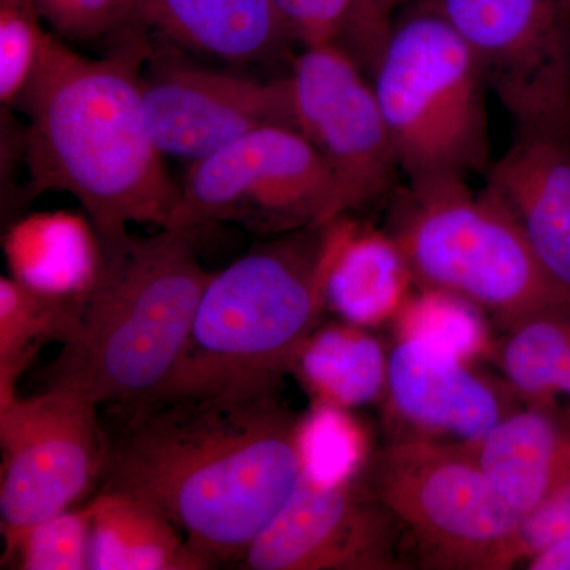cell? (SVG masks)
Wrapping results in <instances>:
<instances>
[{"label": "cell", "mask_w": 570, "mask_h": 570, "mask_svg": "<svg viewBox=\"0 0 570 570\" xmlns=\"http://www.w3.org/2000/svg\"><path fill=\"white\" fill-rule=\"evenodd\" d=\"M478 59L515 126L570 132V11L562 0H423Z\"/></svg>", "instance_id": "8fae6325"}, {"label": "cell", "mask_w": 570, "mask_h": 570, "mask_svg": "<svg viewBox=\"0 0 570 570\" xmlns=\"http://www.w3.org/2000/svg\"><path fill=\"white\" fill-rule=\"evenodd\" d=\"M330 223L273 236L213 273L178 366L159 392L283 385L324 321Z\"/></svg>", "instance_id": "277c9868"}, {"label": "cell", "mask_w": 570, "mask_h": 570, "mask_svg": "<svg viewBox=\"0 0 570 570\" xmlns=\"http://www.w3.org/2000/svg\"><path fill=\"white\" fill-rule=\"evenodd\" d=\"M385 230L403 250L417 287L478 305L501 332L569 306L570 292L540 264L504 206L463 178L407 181L390 198Z\"/></svg>", "instance_id": "5b68a950"}, {"label": "cell", "mask_w": 570, "mask_h": 570, "mask_svg": "<svg viewBox=\"0 0 570 570\" xmlns=\"http://www.w3.org/2000/svg\"><path fill=\"white\" fill-rule=\"evenodd\" d=\"M466 449L521 515L570 490V412L524 404Z\"/></svg>", "instance_id": "2e32d148"}, {"label": "cell", "mask_w": 570, "mask_h": 570, "mask_svg": "<svg viewBox=\"0 0 570 570\" xmlns=\"http://www.w3.org/2000/svg\"><path fill=\"white\" fill-rule=\"evenodd\" d=\"M99 242L96 276L50 367V385H71L99 406L119 409L167 384L213 273L198 261L189 232L129 230Z\"/></svg>", "instance_id": "3957f363"}, {"label": "cell", "mask_w": 570, "mask_h": 570, "mask_svg": "<svg viewBox=\"0 0 570 570\" xmlns=\"http://www.w3.org/2000/svg\"><path fill=\"white\" fill-rule=\"evenodd\" d=\"M409 2L411 0H352L337 45L355 59L367 78L396 18Z\"/></svg>", "instance_id": "f1b7e54d"}, {"label": "cell", "mask_w": 570, "mask_h": 570, "mask_svg": "<svg viewBox=\"0 0 570 570\" xmlns=\"http://www.w3.org/2000/svg\"><path fill=\"white\" fill-rule=\"evenodd\" d=\"M370 80L407 181L489 171L485 75L423 0L401 11Z\"/></svg>", "instance_id": "8992f818"}, {"label": "cell", "mask_w": 570, "mask_h": 570, "mask_svg": "<svg viewBox=\"0 0 570 570\" xmlns=\"http://www.w3.org/2000/svg\"><path fill=\"white\" fill-rule=\"evenodd\" d=\"M283 385L159 392L119 407L104 489L149 499L216 564L239 561L303 480Z\"/></svg>", "instance_id": "6da1fadb"}, {"label": "cell", "mask_w": 570, "mask_h": 570, "mask_svg": "<svg viewBox=\"0 0 570 570\" xmlns=\"http://www.w3.org/2000/svg\"><path fill=\"white\" fill-rule=\"evenodd\" d=\"M485 189L504 206L554 279L570 292V132L515 126L487 171Z\"/></svg>", "instance_id": "9a60e30c"}, {"label": "cell", "mask_w": 570, "mask_h": 570, "mask_svg": "<svg viewBox=\"0 0 570 570\" xmlns=\"http://www.w3.org/2000/svg\"><path fill=\"white\" fill-rule=\"evenodd\" d=\"M298 450L303 478L321 485L362 474L374 453L366 426L351 409L321 403L311 404L299 417Z\"/></svg>", "instance_id": "d4e9b609"}, {"label": "cell", "mask_w": 570, "mask_h": 570, "mask_svg": "<svg viewBox=\"0 0 570 570\" xmlns=\"http://www.w3.org/2000/svg\"><path fill=\"white\" fill-rule=\"evenodd\" d=\"M490 317L463 296L434 287H415L393 317L396 341H422L469 363L491 358L497 340Z\"/></svg>", "instance_id": "cb8c5ba5"}, {"label": "cell", "mask_w": 570, "mask_h": 570, "mask_svg": "<svg viewBox=\"0 0 570 570\" xmlns=\"http://www.w3.org/2000/svg\"><path fill=\"white\" fill-rule=\"evenodd\" d=\"M382 417L389 441L469 448L519 409L508 382L422 341H396L389 352Z\"/></svg>", "instance_id": "5bb4252c"}, {"label": "cell", "mask_w": 570, "mask_h": 570, "mask_svg": "<svg viewBox=\"0 0 570 570\" xmlns=\"http://www.w3.org/2000/svg\"><path fill=\"white\" fill-rule=\"evenodd\" d=\"M332 171L291 127H265L190 164L165 228L195 234L238 224L273 236L321 227L340 217Z\"/></svg>", "instance_id": "ba28073f"}, {"label": "cell", "mask_w": 570, "mask_h": 570, "mask_svg": "<svg viewBox=\"0 0 570 570\" xmlns=\"http://www.w3.org/2000/svg\"><path fill=\"white\" fill-rule=\"evenodd\" d=\"M389 352L367 326L324 322L296 352L291 374L313 403L356 409L381 403Z\"/></svg>", "instance_id": "ffe728a7"}, {"label": "cell", "mask_w": 570, "mask_h": 570, "mask_svg": "<svg viewBox=\"0 0 570 570\" xmlns=\"http://www.w3.org/2000/svg\"><path fill=\"white\" fill-rule=\"evenodd\" d=\"M91 504L67 509L26 532L7 562L21 570H89Z\"/></svg>", "instance_id": "484cf974"}, {"label": "cell", "mask_w": 570, "mask_h": 570, "mask_svg": "<svg viewBox=\"0 0 570 570\" xmlns=\"http://www.w3.org/2000/svg\"><path fill=\"white\" fill-rule=\"evenodd\" d=\"M33 0H0V102L18 104L36 71L48 31Z\"/></svg>", "instance_id": "4316f807"}, {"label": "cell", "mask_w": 570, "mask_h": 570, "mask_svg": "<svg viewBox=\"0 0 570 570\" xmlns=\"http://www.w3.org/2000/svg\"><path fill=\"white\" fill-rule=\"evenodd\" d=\"M530 570H570V540L547 547L527 561Z\"/></svg>", "instance_id": "4dcf8cb0"}, {"label": "cell", "mask_w": 570, "mask_h": 570, "mask_svg": "<svg viewBox=\"0 0 570 570\" xmlns=\"http://www.w3.org/2000/svg\"><path fill=\"white\" fill-rule=\"evenodd\" d=\"M171 51L151 45L141 70L142 107L164 156L194 164L255 130L295 129L287 77L255 80Z\"/></svg>", "instance_id": "7c38bea8"}, {"label": "cell", "mask_w": 570, "mask_h": 570, "mask_svg": "<svg viewBox=\"0 0 570 570\" xmlns=\"http://www.w3.org/2000/svg\"><path fill=\"white\" fill-rule=\"evenodd\" d=\"M13 277L50 292L77 295L88 291L99 266L100 242L94 227L66 214L29 217L6 243Z\"/></svg>", "instance_id": "44dd1931"}, {"label": "cell", "mask_w": 570, "mask_h": 570, "mask_svg": "<svg viewBox=\"0 0 570 570\" xmlns=\"http://www.w3.org/2000/svg\"><path fill=\"white\" fill-rule=\"evenodd\" d=\"M562 3H564L566 9L570 11V0H562Z\"/></svg>", "instance_id": "1f68e13d"}, {"label": "cell", "mask_w": 570, "mask_h": 570, "mask_svg": "<svg viewBox=\"0 0 570 570\" xmlns=\"http://www.w3.org/2000/svg\"><path fill=\"white\" fill-rule=\"evenodd\" d=\"M287 82L295 130L332 171L341 216L387 204L401 170L362 67L341 45H318L296 56Z\"/></svg>", "instance_id": "30bf717a"}, {"label": "cell", "mask_w": 570, "mask_h": 570, "mask_svg": "<svg viewBox=\"0 0 570 570\" xmlns=\"http://www.w3.org/2000/svg\"><path fill=\"white\" fill-rule=\"evenodd\" d=\"M82 294H50L13 276L0 277V404L18 396L21 374L45 344L69 341Z\"/></svg>", "instance_id": "603a6c76"}, {"label": "cell", "mask_w": 570, "mask_h": 570, "mask_svg": "<svg viewBox=\"0 0 570 570\" xmlns=\"http://www.w3.org/2000/svg\"><path fill=\"white\" fill-rule=\"evenodd\" d=\"M246 570H409L403 532L362 474L321 485L303 478L283 512L238 562Z\"/></svg>", "instance_id": "4fadbf2b"}, {"label": "cell", "mask_w": 570, "mask_h": 570, "mask_svg": "<svg viewBox=\"0 0 570 570\" xmlns=\"http://www.w3.org/2000/svg\"><path fill=\"white\" fill-rule=\"evenodd\" d=\"M415 287L403 250L384 227L354 214L330 220L326 311L351 324L376 328L393 321Z\"/></svg>", "instance_id": "ac0fdd59"}, {"label": "cell", "mask_w": 570, "mask_h": 570, "mask_svg": "<svg viewBox=\"0 0 570 570\" xmlns=\"http://www.w3.org/2000/svg\"><path fill=\"white\" fill-rule=\"evenodd\" d=\"M135 22L174 48L234 63L273 61L295 41L275 0H137Z\"/></svg>", "instance_id": "e0dca14e"}, {"label": "cell", "mask_w": 570, "mask_h": 570, "mask_svg": "<svg viewBox=\"0 0 570 570\" xmlns=\"http://www.w3.org/2000/svg\"><path fill=\"white\" fill-rule=\"evenodd\" d=\"M0 534L6 564L22 535L73 508L104 478L99 404L71 385L0 404Z\"/></svg>", "instance_id": "9c48e42d"}, {"label": "cell", "mask_w": 570, "mask_h": 570, "mask_svg": "<svg viewBox=\"0 0 570 570\" xmlns=\"http://www.w3.org/2000/svg\"><path fill=\"white\" fill-rule=\"evenodd\" d=\"M367 489L395 515L412 568L513 569L521 513L466 449L390 441L362 472Z\"/></svg>", "instance_id": "52a82bcc"}, {"label": "cell", "mask_w": 570, "mask_h": 570, "mask_svg": "<svg viewBox=\"0 0 570 570\" xmlns=\"http://www.w3.org/2000/svg\"><path fill=\"white\" fill-rule=\"evenodd\" d=\"M89 570H206L212 562L149 499L104 489L92 499Z\"/></svg>", "instance_id": "d6986e66"}, {"label": "cell", "mask_w": 570, "mask_h": 570, "mask_svg": "<svg viewBox=\"0 0 570 570\" xmlns=\"http://www.w3.org/2000/svg\"><path fill=\"white\" fill-rule=\"evenodd\" d=\"M149 50L140 28L97 59L50 32L17 104L29 119L28 194L77 198L99 238L126 234L132 224L165 228L178 202L179 184L168 175L142 107Z\"/></svg>", "instance_id": "7a4b0ae2"}, {"label": "cell", "mask_w": 570, "mask_h": 570, "mask_svg": "<svg viewBox=\"0 0 570 570\" xmlns=\"http://www.w3.org/2000/svg\"><path fill=\"white\" fill-rule=\"evenodd\" d=\"M491 360L523 404L569 400L570 305L540 311L502 332Z\"/></svg>", "instance_id": "7402d4cb"}, {"label": "cell", "mask_w": 570, "mask_h": 570, "mask_svg": "<svg viewBox=\"0 0 570 570\" xmlns=\"http://www.w3.org/2000/svg\"><path fill=\"white\" fill-rule=\"evenodd\" d=\"M295 41L303 48L337 43L352 0H275Z\"/></svg>", "instance_id": "f546056e"}, {"label": "cell", "mask_w": 570, "mask_h": 570, "mask_svg": "<svg viewBox=\"0 0 570 570\" xmlns=\"http://www.w3.org/2000/svg\"><path fill=\"white\" fill-rule=\"evenodd\" d=\"M51 32L63 40H99L138 28L137 0H33Z\"/></svg>", "instance_id": "83f0119b"}]
</instances>
